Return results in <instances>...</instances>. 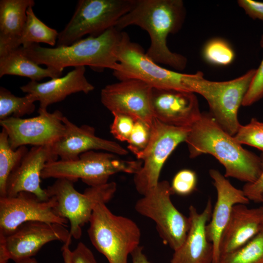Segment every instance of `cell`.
I'll list each match as a JSON object with an SVG mask.
<instances>
[{
  "mask_svg": "<svg viewBox=\"0 0 263 263\" xmlns=\"http://www.w3.org/2000/svg\"><path fill=\"white\" fill-rule=\"evenodd\" d=\"M185 8L181 0H135L131 10L117 22L115 28L122 29L131 25L147 31L150 43L146 55L155 63L168 65L176 70H184L187 58L171 52L167 45L169 34L181 29L185 17Z\"/></svg>",
  "mask_w": 263,
  "mask_h": 263,
  "instance_id": "obj_1",
  "label": "cell"
},
{
  "mask_svg": "<svg viewBox=\"0 0 263 263\" xmlns=\"http://www.w3.org/2000/svg\"><path fill=\"white\" fill-rule=\"evenodd\" d=\"M185 142L190 158L204 154L212 155L224 166L226 178L250 183L262 172L261 157L244 148L209 113H202L190 128Z\"/></svg>",
  "mask_w": 263,
  "mask_h": 263,
  "instance_id": "obj_2",
  "label": "cell"
},
{
  "mask_svg": "<svg viewBox=\"0 0 263 263\" xmlns=\"http://www.w3.org/2000/svg\"><path fill=\"white\" fill-rule=\"evenodd\" d=\"M122 32L115 27L97 37L89 36L68 46L43 47L39 44L19 47L21 52L39 65L62 73L67 67L89 66L94 71L119 68L117 51Z\"/></svg>",
  "mask_w": 263,
  "mask_h": 263,
  "instance_id": "obj_3",
  "label": "cell"
},
{
  "mask_svg": "<svg viewBox=\"0 0 263 263\" xmlns=\"http://www.w3.org/2000/svg\"><path fill=\"white\" fill-rule=\"evenodd\" d=\"M256 72V69H251L232 80L213 81L205 79L203 73L198 72L187 74L185 84L188 91L205 98L209 113L224 131L234 136L241 125L238 118L239 109Z\"/></svg>",
  "mask_w": 263,
  "mask_h": 263,
  "instance_id": "obj_4",
  "label": "cell"
},
{
  "mask_svg": "<svg viewBox=\"0 0 263 263\" xmlns=\"http://www.w3.org/2000/svg\"><path fill=\"white\" fill-rule=\"evenodd\" d=\"M88 234L94 247L109 263H128L129 255L139 246L140 230L132 219L114 214L106 204L94 207Z\"/></svg>",
  "mask_w": 263,
  "mask_h": 263,
  "instance_id": "obj_5",
  "label": "cell"
},
{
  "mask_svg": "<svg viewBox=\"0 0 263 263\" xmlns=\"http://www.w3.org/2000/svg\"><path fill=\"white\" fill-rule=\"evenodd\" d=\"M141 160H126L111 152L91 150L81 154L74 160H56L46 164L41 178L66 179L74 183L80 179L90 187L105 184L110 177L118 172L137 173Z\"/></svg>",
  "mask_w": 263,
  "mask_h": 263,
  "instance_id": "obj_6",
  "label": "cell"
},
{
  "mask_svg": "<svg viewBox=\"0 0 263 263\" xmlns=\"http://www.w3.org/2000/svg\"><path fill=\"white\" fill-rule=\"evenodd\" d=\"M74 182L66 179H56L46 188L49 198L54 202V209L59 217L70 223V233L72 238L79 239L82 227L89 223L97 205L107 203L113 196L117 188L116 183L90 187L83 193L75 188Z\"/></svg>",
  "mask_w": 263,
  "mask_h": 263,
  "instance_id": "obj_7",
  "label": "cell"
},
{
  "mask_svg": "<svg viewBox=\"0 0 263 263\" xmlns=\"http://www.w3.org/2000/svg\"><path fill=\"white\" fill-rule=\"evenodd\" d=\"M135 0H80L68 24L59 33L56 47L68 46L87 35L97 37L115 27Z\"/></svg>",
  "mask_w": 263,
  "mask_h": 263,
  "instance_id": "obj_8",
  "label": "cell"
},
{
  "mask_svg": "<svg viewBox=\"0 0 263 263\" xmlns=\"http://www.w3.org/2000/svg\"><path fill=\"white\" fill-rule=\"evenodd\" d=\"M117 57L119 66L113 74L119 81L137 79L152 87L188 91L184 82L187 74L160 66L148 56L139 44L131 41L126 32H122Z\"/></svg>",
  "mask_w": 263,
  "mask_h": 263,
  "instance_id": "obj_9",
  "label": "cell"
},
{
  "mask_svg": "<svg viewBox=\"0 0 263 263\" xmlns=\"http://www.w3.org/2000/svg\"><path fill=\"white\" fill-rule=\"evenodd\" d=\"M173 193L168 181H159L157 186L143 195L135 205L140 214L155 222L164 242L174 251L179 248L188 233L190 221L173 204Z\"/></svg>",
  "mask_w": 263,
  "mask_h": 263,
  "instance_id": "obj_10",
  "label": "cell"
},
{
  "mask_svg": "<svg viewBox=\"0 0 263 263\" xmlns=\"http://www.w3.org/2000/svg\"><path fill=\"white\" fill-rule=\"evenodd\" d=\"M189 129L168 125L154 118L149 142L135 155L142 162L133 178L138 193L144 195L157 186L165 162L178 145L185 142Z\"/></svg>",
  "mask_w": 263,
  "mask_h": 263,
  "instance_id": "obj_11",
  "label": "cell"
},
{
  "mask_svg": "<svg viewBox=\"0 0 263 263\" xmlns=\"http://www.w3.org/2000/svg\"><path fill=\"white\" fill-rule=\"evenodd\" d=\"M38 113V116L32 118L10 117L0 120L13 149L27 145L52 146L63 136L65 126L61 111L50 113L39 109Z\"/></svg>",
  "mask_w": 263,
  "mask_h": 263,
  "instance_id": "obj_12",
  "label": "cell"
},
{
  "mask_svg": "<svg viewBox=\"0 0 263 263\" xmlns=\"http://www.w3.org/2000/svg\"><path fill=\"white\" fill-rule=\"evenodd\" d=\"M51 199L40 200L34 194L22 191L14 197H0V236H6L28 222L40 221L67 226L68 220L58 216Z\"/></svg>",
  "mask_w": 263,
  "mask_h": 263,
  "instance_id": "obj_13",
  "label": "cell"
},
{
  "mask_svg": "<svg viewBox=\"0 0 263 263\" xmlns=\"http://www.w3.org/2000/svg\"><path fill=\"white\" fill-rule=\"evenodd\" d=\"M152 87L137 79H127L107 85L101 91L102 104L112 114L129 115L151 126Z\"/></svg>",
  "mask_w": 263,
  "mask_h": 263,
  "instance_id": "obj_14",
  "label": "cell"
},
{
  "mask_svg": "<svg viewBox=\"0 0 263 263\" xmlns=\"http://www.w3.org/2000/svg\"><path fill=\"white\" fill-rule=\"evenodd\" d=\"M67 226L40 221L25 223L11 234L0 236V248L15 262L35 256L48 243H66L72 237Z\"/></svg>",
  "mask_w": 263,
  "mask_h": 263,
  "instance_id": "obj_15",
  "label": "cell"
},
{
  "mask_svg": "<svg viewBox=\"0 0 263 263\" xmlns=\"http://www.w3.org/2000/svg\"><path fill=\"white\" fill-rule=\"evenodd\" d=\"M150 100L154 117L168 125L190 129L202 114L189 91L152 87Z\"/></svg>",
  "mask_w": 263,
  "mask_h": 263,
  "instance_id": "obj_16",
  "label": "cell"
},
{
  "mask_svg": "<svg viewBox=\"0 0 263 263\" xmlns=\"http://www.w3.org/2000/svg\"><path fill=\"white\" fill-rule=\"evenodd\" d=\"M209 174L216 190L217 200L210 221L206 226V233L208 241L213 245L212 263H218L220 258L221 237L229 220L234 206L237 204H248L250 200L243 189L233 186L219 170L211 169Z\"/></svg>",
  "mask_w": 263,
  "mask_h": 263,
  "instance_id": "obj_17",
  "label": "cell"
},
{
  "mask_svg": "<svg viewBox=\"0 0 263 263\" xmlns=\"http://www.w3.org/2000/svg\"><path fill=\"white\" fill-rule=\"evenodd\" d=\"M63 136L51 146L53 153L62 160H74L85 152L102 150L117 155H125L128 150L115 141L97 136L94 127L83 125L77 126L65 116Z\"/></svg>",
  "mask_w": 263,
  "mask_h": 263,
  "instance_id": "obj_18",
  "label": "cell"
},
{
  "mask_svg": "<svg viewBox=\"0 0 263 263\" xmlns=\"http://www.w3.org/2000/svg\"><path fill=\"white\" fill-rule=\"evenodd\" d=\"M57 158L50 146L32 147L8 177L6 197L25 191L34 194L41 200H48L46 189L40 187L41 173L47 163L57 160Z\"/></svg>",
  "mask_w": 263,
  "mask_h": 263,
  "instance_id": "obj_19",
  "label": "cell"
},
{
  "mask_svg": "<svg viewBox=\"0 0 263 263\" xmlns=\"http://www.w3.org/2000/svg\"><path fill=\"white\" fill-rule=\"evenodd\" d=\"M212 212L211 199L200 213L193 206L189 207L190 226L186 238L174 251L170 263H212L213 247L206 233L207 223Z\"/></svg>",
  "mask_w": 263,
  "mask_h": 263,
  "instance_id": "obj_20",
  "label": "cell"
},
{
  "mask_svg": "<svg viewBox=\"0 0 263 263\" xmlns=\"http://www.w3.org/2000/svg\"><path fill=\"white\" fill-rule=\"evenodd\" d=\"M85 67L78 66L68 73L65 75L39 83L30 81L20 87L24 93L35 95L39 102V109L47 110V107L59 102L74 93L83 92L88 94L94 87L87 79Z\"/></svg>",
  "mask_w": 263,
  "mask_h": 263,
  "instance_id": "obj_21",
  "label": "cell"
},
{
  "mask_svg": "<svg viewBox=\"0 0 263 263\" xmlns=\"http://www.w3.org/2000/svg\"><path fill=\"white\" fill-rule=\"evenodd\" d=\"M263 229V209L261 207L249 208L244 204L235 205L221 237L220 257L240 248Z\"/></svg>",
  "mask_w": 263,
  "mask_h": 263,
  "instance_id": "obj_22",
  "label": "cell"
},
{
  "mask_svg": "<svg viewBox=\"0 0 263 263\" xmlns=\"http://www.w3.org/2000/svg\"><path fill=\"white\" fill-rule=\"evenodd\" d=\"M34 0H0V56L20 46L19 39Z\"/></svg>",
  "mask_w": 263,
  "mask_h": 263,
  "instance_id": "obj_23",
  "label": "cell"
},
{
  "mask_svg": "<svg viewBox=\"0 0 263 263\" xmlns=\"http://www.w3.org/2000/svg\"><path fill=\"white\" fill-rule=\"evenodd\" d=\"M62 73L47 67L42 68L23 55L19 47L0 56V77L4 75L27 77L38 81L45 77H61Z\"/></svg>",
  "mask_w": 263,
  "mask_h": 263,
  "instance_id": "obj_24",
  "label": "cell"
},
{
  "mask_svg": "<svg viewBox=\"0 0 263 263\" xmlns=\"http://www.w3.org/2000/svg\"><path fill=\"white\" fill-rule=\"evenodd\" d=\"M33 6L27 10V19L19 39L20 46L28 47L33 44L44 43L56 44L58 33L39 19L35 15Z\"/></svg>",
  "mask_w": 263,
  "mask_h": 263,
  "instance_id": "obj_25",
  "label": "cell"
},
{
  "mask_svg": "<svg viewBox=\"0 0 263 263\" xmlns=\"http://www.w3.org/2000/svg\"><path fill=\"white\" fill-rule=\"evenodd\" d=\"M28 151L26 146L13 149L10 145L7 133L2 129L0 133V197H6L8 177Z\"/></svg>",
  "mask_w": 263,
  "mask_h": 263,
  "instance_id": "obj_26",
  "label": "cell"
},
{
  "mask_svg": "<svg viewBox=\"0 0 263 263\" xmlns=\"http://www.w3.org/2000/svg\"><path fill=\"white\" fill-rule=\"evenodd\" d=\"M37 97L31 94L19 97L6 88H0V120L10 117L21 118L35 111Z\"/></svg>",
  "mask_w": 263,
  "mask_h": 263,
  "instance_id": "obj_27",
  "label": "cell"
},
{
  "mask_svg": "<svg viewBox=\"0 0 263 263\" xmlns=\"http://www.w3.org/2000/svg\"><path fill=\"white\" fill-rule=\"evenodd\" d=\"M218 263H263V229L240 248L221 256Z\"/></svg>",
  "mask_w": 263,
  "mask_h": 263,
  "instance_id": "obj_28",
  "label": "cell"
},
{
  "mask_svg": "<svg viewBox=\"0 0 263 263\" xmlns=\"http://www.w3.org/2000/svg\"><path fill=\"white\" fill-rule=\"evenodd\" d=\"M203 55L209 63L221 66L230 64L235 57L234 52L229 43L219 38L212 39L206 43Z\"/></svg>",
  "mask_w": 263,
  "mask_h": 263,
  "instance_id": "obj_29",
  "label": "cell"
},
{
  "mask_svg": "<svg viewBox=\"0 0 263 263\" xmlns=\"http://www.w3.org/2000/svg\"><path fill=\"white\" fill-rule=\"evenodd\" d=\"M235 140L240 144L256 148L263 154V122L252 118L245 125H241L236 134Z\"/></svg>",
  "mask_w": 263,
  "mask_h": 263,
  "instance_id": "obj_30",
  "label": "cell"
},
{
  "mask_svg": "<svg viewBox=\"0 0 263 263\" xmlns=\"http://www.w3.org/2000/svg\"><path fill=\"white\" fill-rule=\"evenodd\" d=\"M151 126L141 120H135L127 141L128 149L135 155L148 145L151 135Z\"/></svg>",
  "mask_w": 263,
  "mask_h": 263,
  "instance_id": "obj_31",
  "label": "cell"
},
{
  "mask_svg": "<svg viewBox=\"0 0 263 263\" xmlns=\"http://www.w3.org/2000/svg\"><path fill=\"white\" fill-rule=\"evenodd\" d=\"M197 177L195 171L184 169L174 176L170 185L173 194L186 196L192 193L196 189Z\"/></svg>",
  "mask_w": 263,
  "mask_h": 263,
  "instance_id": "obj_32",
  "label": "cell"
},
{
  "mask_svg": "<svg viewBox=\"0 0 263 263\" xmlns=\"http://www.w3.org/2000/svg\"><path fill=\"white\" fill-rule=\"evenodd\" d=\"M260 46L263 48V34L260 39ZM263 97V58L246 93L242 105L250 106Z\"/></svg>",
  "mask_w": 263,
  "mask_h": 263,
  "instance_id": "obj_33",
  "label": "cell"
},
{
  "mask_svg": "<svg viewBox=\"0 0 263 263\" xmlns=\"http://www.w3.org/2000/svg\"><path fill=\"white\" fill-rule=\"evenodd\" d=\"M110 126V132L117 140L127 142L135 120L132 117L121 113H114Z\"/></svg>",
  "mask_w": 263,
  "mask_h": 263,
  "instance_id": "obj_34",
  "label": "cell"
},
{
  "mask_svg": "<svg viewBox=\"0 0 263 263\" xmlns=\"http://www.w3.org/2000/svg\"><path fill=\"white\" fill-rule=\"evenodd\" d=\"M262 162V170L258 179L253 183H246L243 190L250 200L255 203H261L262 195L263 193V154L261 156Z\"/></svg>",
  "mask_w": 263,
  "mask_h": 263,
  "instance_id": "obj_35",
  "label": "cell"
},
{
  "mask_svg": "<svg viewBox=\"0 0 263 263\" xmlns=\"http://www.w3.org/2000/svg\"><path fill=\"white\" fill-rule=\"evenodd\" d=\"M237 2L250 18L253 19L263 20V1L239 0Z\"/></svg>",
  "mask_w": 263,
  "mask_h": 263,
  "instance_id": "obj_36",
  "label": "cell"
},
{
  "mask_svg": "<svg viewBox=\"0 0 263 263\" xmlns=\"http://www.w3.org/2000/svg\"><path fill=\"white\" fill-rule=\"evenodd\" d=\"M72 263H98L91 250L83 243H79L72 251Z\"/></svg>",
  "mask_w": 263,
  "mask_h": 263,
  "instance_id": "obj_37",
  "label": "cell"
},
{
  "mask_svg": "<svg viewBox=\"0 0 263 263\" xmlns=\"http://www.w3.org/2000/svg\"><path fill=\"white\" fill-rule=\"evenodd\" d=\"M132 263H150L143 252V248L141 246L137 247L131 254Z\"/></svg>",
  "mask_w": 263,
  "mask_h": 263,
  "instance_id": "obj_38",
  "label": "cell"
},
{
  "mask_svg": "<svg viewBox=\"0 0 263 263\" xmlns=\"http://www.w3.org/2000/svg\"><path fill=\"white\" fill-rule=\"evenodd\" d=\"M71 242L72 238L64 243L61 248L64 263H72V251L70 248Z\"/></svg>",
  "mask_w": 263,
  "mask_h": 263,
  "instance_id": "obj_39",
  "label": "cell"
},
{
  "mask_svg": "<svg viewBox=\"0 0 263 263\" xmlns=\"http://www.w3.org/2000/svg\"><path fill=\"white\" fill-rule=\"evenodd\" d=\"M15 263H38L35 258L33 257H31V258H26V259L18 261L15 262Z\"/></svg>",
  "mask_w": 263,
  "mask_h": 263,
  "instance_id": "obj_40",
  "label": "cell"
},
{
  "mask_svg": "<svg viewBox=\"0 0 263 263\" xmlns=\"http://www.w3.org/2000/svg\"><path fill=\"white\" fill-rule=\"evenodd\" d=\"M262 204V205H261V207H262L263 209V193L262 195V197H261V203Z\"/></svg>",
  "mask_w": 263,
  "mask_h": 263,
  "instance_id": "obj_41",
  "label": "cell"
}]
</instances>
